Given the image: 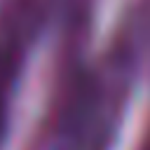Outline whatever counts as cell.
<instances>
[{
    "label": "cell",
    "instance_id": "obj_1",
    "mask_svg": "<svg viewBox=\"0 0 150 150\" xmlns=\"http://www.w3.org/2000/svg\"><path fill=\"white\" fill-rule=\"evenodd\" d=\"M127 101L124 77L112 68L80 73L66 91L52 131V150H110Z\"/></svg>",
    "mask_w": 150,
    "mask_h": 150
},
{
    "label": "cell",
    "instance_id": "obj_2",
    "mask_svg": "<svg viewBox=\"0 0 150 150\" xmlns=\"http://www.w3.org/2000/svg\"><path fill=\"white\" fill-rule=\"evenodd\" d=\"M33 35L35 14L28 2L16 0L0 19V150H5L12 122V105Z\"/></svg>",
    "mask_w": 150,
    "mask_h": 150
},
{
    "label": "cell",
    "instance_id": "obj_3",
    "mask_svg": "<svg viewBox=\"0 0 150 150\" xmlns=\"http://www.w3.org/2000/svg\"><path fill=\"white\" fill-rule=\"evenodd\" d=\"M145 150H150V141H148V145H145Z\"/></svg>",
    "mask_w": 150,
    "mask_h": 150
}]
</instances>
